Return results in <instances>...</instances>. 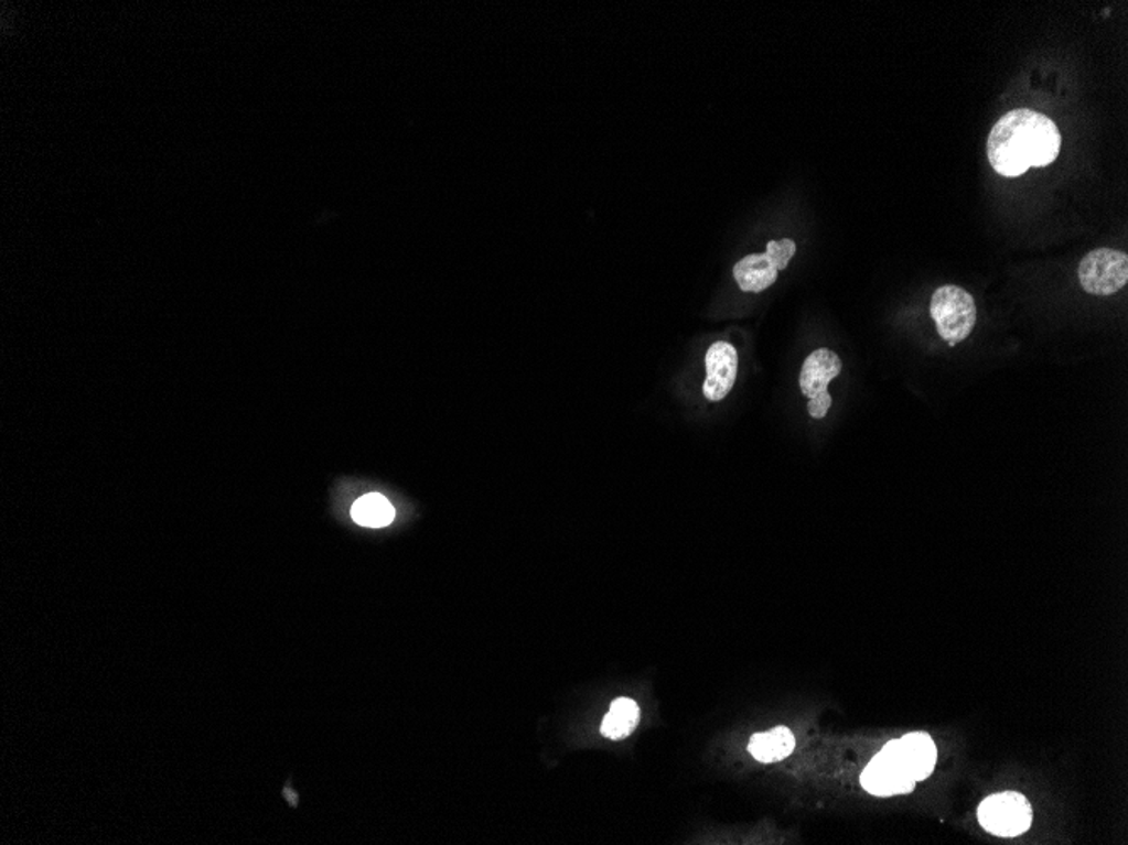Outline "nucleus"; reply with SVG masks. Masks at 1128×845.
Instances as JSON below:
<instances>
[{
    "label": "nucleus",
    "instance_id": "obj_1",
    "mask_svg": "<svg viewBox=\"0 0 1128 845\" xmlns=\"http://www.w3.org/2000/svg\"><path fill=\"white\" fill-rule=\"evenodd\" d=\"M1061 144L1060 129L1050 117L1029 108H1017L991 127L988 161L1000 176L1019 177L1031 167L1053 164Z\"/></svg>",
    "mask_w": 1128,
    "mask_h": 845
},
{
    "label": "nucleus",
    "instance_id": "obj_2",
    "mask_svg": "<svg viewBox=\"0 0 1128 845\" xmlns=\"http://www.w3.org/2000/svg\"><path fill=\"white\" fill-rule=\"evenodd\" d=\"M931 317L936 323L937 333L956 346L968 338L977 323V306L970 292L958 285H943L936 289L931 299Z\"/></svg>",
    "mask_w": 1128,
    "mask_h": 845
},
{
    "label": "nucleus",
    "instance_id": "obj_3",
    "mask_svg": "<svg viewBox=\"0 0 1128 845\" xmlns=\"http://www.w3.org/2000/svg\"><path fill=\"white\" fill-rule=\"evenodd\" d=\"M978 821L990 834L1017 837L1031 827L1032 809L1028 799L1020 793H997L985 799L978 806Z\"/></svg>",
    "mask_w": 1128,
    "mask_h": 845
},
{
    "label": "nucleus",
    "instance_id": "obj_4",
    "mask_svg": "<svg viewBox=\"0 0 1128 845\" xmlns=\"http://www.w3.org/2000/svg\"><path fill=\"white\" fill-rule=\"evenodd\" d=\"M1079 282L1088 294L1111 295L1128 281V256L1111 249H1096L1078 267Z\"/></svg>",
    "mask_w": 1128,
    "mask_h": 845
},
{
    "label": "nucleus",
    "instance_id": "obj_5",
    "mask_svg": "<svg viewBox=\"0 0 1128 845\" xmlns=\"http://www.w3.org/2000/svg\"><path fill=\"white\" fill-rule=\"evenodd\" d=\"M885 755L891 756L911 780H926L936 765L937 749L933 739L924 733L905 734L904 738L895 739L883 746Z\"/></svg>",
    "mask_w": 1128,
    "mask_h": 845
},
{
    "label": "nucleus",
    "instance_id": "obj_6",
    "mask_svg": "<svg viewBox=\"0 0 1128 845\" xmlns=\"http://www.w3.org/2000/svg\"><path fill=\"white\" fill-rule=\"evenodd\" d=\"M705 365H707L705 397L711 402H720L732 392L733 386H735L737 373H739V353L730 343H713L708 349Z\"/></svg>",
    "mask_w": 1128,
    "mask_h": 845
},
{
    "label": "nucleus",
    "instance_id": "obj_7",
    "mask_svg": "<svg viewBox=\"0 0 1128 845\" xmlns=\"http://www.w3.org/2000/svg\"><path fill=\"white\" fill-rule=\"evenodd\" d=\"M914 784L916 781L911 780L898 762L883 751L870 761L862 774V787L877 797L909 793L914 790Z\"/></svg>",
    "mask_w": 1128,
    "mask_h": 845
},
{
    "label": "nucleus",
    "instance_id": "obj_8",
    "mask_svg": "<svg viewBox=\"0 0 1128 845\" xmlns=\"http://www.w3.org/2000/svg\"><path fill=\"white\" fill-rule=\"evenodd\" d=\"M840 371L841 360L837 353L825 348L816 349L815 353H812L806 358L803 370H801V392H803L804 397H809V399H815V397L828 392L829 383L840 375Z\"/></svg>",
    "mask_w": 1128,
    "mask_h": 845
},
{
    "label": "nucleus",
    "instance_id": "obj_9",
    "mask_svg": "<svg viewBox=\"0 0 1128 845\" xmlns=\"http://www.w3.org/2000/svg\"><path fill=\"white\" fill-rule=\"evenodd\" d=\"M733 278L743 292H762L777 281L778 270L767 253H752L735 263Z\"/></svg>",
    "mask_w": 1128,
    "mask_h": 845
},
{
    "label": "nucleus",
    "instance_id": "obj_10",
    "mask_svg": "<svg viewBox=\"0 0 1128 845\" xmlns=\"http://www.w3.org/2000/svg\"><path fill=\"white\" fill-rule=\"evenodd\" d=\"M796 748V738L787 727H775L767 733L752 736L749 743L750 755L761 762H775L787 758Z\"/></svg>",
    "mask_w": 1128,
    "mask_h": 845
},
{
    "label": "nucleus",
    "instance_id": "obj_11",
    "mask_svg": "<svg viewBox=\"0 0 1128 845\" xmlns=\"http://www.w3.org/2000/svg\"><path fill=\"white\" fill-rule=\"evenodd\" d=\"M638 705L632 698L621 697L612 702L609 714L602 723V734L609 739H624L638 723Z\"/></svg>",
    "mask_w": 1128,
    "mask_h": 845
},
{
    "label": "nucleus",
    "instance_id": "obj_12",
    "mask_svg": "<svg viewBox=\"0 0 1128 845\" xmlns=\"http://www.w3.org/2000/svg\"><path fill=\"white\" fill-rule=\"evenodd\" d=\"M394 514L396 511H394L393 505L379 494L365 495L352 507V518L355 522L362 527H370V529H383V527L389 526L393 523Z\"/></svg>",
    "mask_w": 1128,
    "mask_h": 845
},
{
    "label": "nucleus",
    "instance_id": "obj_13",
    "mask_svg": "<svg viewBox=\"0 0 1128 845\" xmlns=\"http://www.w3.org/2000/svg\"><path fill=\"white\" fill-rule=\"evenodd\" d=\"M769 260L774 263L775 269L784 270L789 266L791 259L796 253V243L791 238H783V240L769 241L767 250Z\"/></svg>",
    "mask_w": 1128,
    "mask_h": 845
},
{
    "label": "nucleus",
    "instance_id": "obj_14",
    "mask_svg": "<svg viewBox=\"0 0 1128 845\" xmlns=\"http://www.w3.org/2000/svg\"><path fill=\"white\" fill-rule=\"evenodd\" d=\"M831 402V396H829L828 392L821 393V396L815 397V399H809V415L815 419L825 418V415L828 414Z\"/></svg>",
    "mask_w": 1128,
    "mask_h": 845
}]
</instances>
